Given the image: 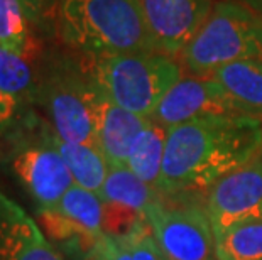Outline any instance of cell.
Instances as JSON below:
<instances>
[{
	"mask_svg": "<svg viewBox=\"0 0 262 260\" xmlns=\"http://www.w3.org/2000/svg\"><path fill=\"white\" fill-rule=\"evenodd\" d=\"M262 152V120L245 115L196 119L171 127L158 191L202 193Z\"/></svg>",
	"mask_w": 262,
	"mask_h": 260,
	"instance_id": "6da1fadb",
	"label": "cell"
},
{
	"mask_svg": "<svg viewBox=\"0 0 262 260\" xmlns=\"http://www.w3.org/2000/svg\"><path fill=\"white\" fill-rule=\"evenodd\" d=\"M56 31L90 56L158 53L139 0H61Z\"/></svg>",
	"mask_w": 262,
	"mask_h": 260,
	"instance_id": "7a4b0ae2",
	"label": "cell"
},
{
	"mask_svg": "<svg viewBox=\"0 0 262 260\" xmlns=\"http://www.w3.org/2000/svg\"><path fill=\"white\" fill-rule=\"evenodd\" d=\"M85 68L97 88L119 107L150 119L181 78V64L163 53L86 54Z\"/></svg>",
	"mask_w": 262,
	"mask_h": 260,
	"instance_id": "3957f363",
	"label": "cell"
},
{
	"mask_svg": "<svg viewBox=\"0 0 262 260\" xmlns=\"http://www.w3.org/2000/svg\"><path fill=\"white\" fill-rule=\"evenodd\" d=\"M193 76H211L235 61H262V17L233 0H222L181 51Z\"/></svg>",
	"mask_w": 262,
	"mask_h": 260,
	"instance_id": "277c9868",
	"label": "cell"
},
{
	"mask_svg": "<svg viewBox=\"0 0 262 260\" xmlns=\"http://www.w3.org/2000/svg\"><path fill=\"white\" fill-rule=\"evenodd\" d=\"M98 88L85 64L58 59L37 78L36 98L61 140L97 146Z\"/></svg>",
	"mask_w": 262,
	"mask_h": 260,
	"instance_id": "5b68a950",
	"label": "cell"
},
{
	"mask_svg": "<svg viewBox=\"0 0 262 260\" xmlns=\"http://www.w3.org/2000/svg\"><path fill=\"white\" fill-rule=\"evenodd\" d=\"M142 217L168 260H216L213 228L200 193L158 191Z\"/></svg>",
	"mask_w": 262,
	"mask_h": 260,
	"instance_id": "8992f818",
	"label": "cell"
},
{
	"mask_svg": "<svg viewBox=\"0 0 262 260\" xmlns=\"http://www.w3.org/2000/svg\"><path fill=\"white\" fill-rule=\"evenodd\" d=\"M9 166L20 184L44 209H56L75 184L64 159L54 146L53 130L41 139L20 140L10 152Z\"/></svg>",
	"mask_w": 262,
	"mask_h": 260,
	"instance_id": "52a82bcc",
	"label": "cell"
},
{
	"mask_svg": "<svg viewBox=\"0 0 262 260\" xmlns=\"http://www.w3.org/2000/svg\"><path fill=\"white\" fill-rule=\"evenodd\" d=\"M205 204L215 237L262 220V152L210 186L205 191Z\"/></svg>",
	"mask_w": 262,
	"mask_h": 260,
	"instance_id": "ba28073f",
	"label": "cell"
},
{
	"mask_svg": "<svg viewBox=\"0 0 262 260\" xmlns=\"http://www.w3.org/2000/svg\"><path fill=\"white\" fill-rule=\"evenodd\" d=\"M241 115L219 83L211 76H191L180 78L150 115V120L164 125L166 129L186 124V122Z\"/></svg>",
	"mask_w": 262,
	"mask_h": 260,
	"instance_id": "9c48e42d",
	"label": "cell"
},
{
	"mask_svg": "<svg viewBox=\"0 0 262 260\" xmlns=\"http://www.w3.org/2000/svg\"><path fill=\"white\" fill-rule=\"evenodd\" d=\"M222 0H139L158 53L181 54Z\"/></svg>",
	"mask_w": 262,
	"mask_h": 260,
	"instance_id": "30bf717a",
	"label": "cell"
},
{
	"mask_svg": "<svg viewBox=\"0 0 262 260\" xmlns=\"http://www.w3.org/2000/svg\"><path fill=\"white\" fill-rule=\"evenodd\" d=\"M0 260H63L37 223L0 191Z\"/></svg>",
	"mask_w": 262,
	"mask_h": 260,
	"instance_id": "8fae6325",
	"label": "cell"
},
{
	"mask_svg": "<svg viewBox=\"0 0 262 260\" xmlns=\"http://www.w3.org/2000/svg\"><path fill=\"white\" fill-rule=\"evenodd\" d=\"M147 122V117L119 107L98 90L97 144L107 159L108 168H127L132 144Z\"/></svg>",
	"mask_w": 262,
	"mask_h": 260,
	"instance_id": "7c38bea8",
	"label": "cell"
},
{
	"mask_svg": "<svg viewBox=\"0 0 262 260\" xmlns=\"http://www.w3.org/2000/svg\"><path fill=\"white\" fill-rule=\"evenodd\" d=\"M245 117L262 120V61H235L211 75Z\"/></svg>",
	"mask_w": 262,
	"mask_h": 260,
	"instance_id": "4fadbf2b",
	"label": "cell"
},
{
	"mask_svg": "<svg viewBox=\"0 0 262 260\" xmlns=\"http://www.w3.org/2000/svg\"><path fill=\"white\" fill-rule=\"evenodd\" d=\"M168 130L169 129H166L164 125L149 119L147 125L134 140L129 159H127V168L139 179L152 187H158L161 171H163Z\"/></svg>",
	"mask_w": 262,
	"mask_h": 260,
	"instance_id": "5bb4252c",
	"label": "cell"
},
{
	"mask_svg": "<svg viewBox=\"0 0 262 260\" xmlns=\"http://www.w3.org/2000/svg\"><path fill=\"white\" fill-rule=\"evenodd\" d=\"M54 146L68 166L76 186L97 193L100 196L103 182L108 174V162L97 146L88 144H71L61 140L53 132Z\"/></svg>",
	"mask_w": 262,
	"mask_h": 260,
	"instance_id": "9a60e30c",
	"label": "cell"
},
{
	"mask_svg": "<svg viewBox=\"0 0 262 260\" xmlns=\"http://www.w3.org/2000/svg\"><path fill=\"white\" fill-rule=\"evenodd\" d=\"M156 195L158 190L139 179L129 168H108L100 198L103 203L120 204L142 213Z\"/></svg>",
	"mask_w": 262,
	"mask_h": 260,
	"instance_id": "2e32d148",
	"label": "cell"
},
{
	"mask_svg": "<svg viewBox=\"0 0 262 260\" xmlns=\"http://www.w3.org/2000/svg\"><path fill=\"white\" fill-rule=\"evenodd\" d=\"M56 209L92 237L103 235V201L97 193L73 184L61 198Z\"/></svg>",
	"mask_w": 262,
	"mask_h": 260,
	"instance_id": "e0dca14e",
	"label": "cell"
},
{
	"mask_svg": "<svg viewBox=\"0 0 262 260\" xmlns=\"http://www.w3.org/2000/svg\"><path fill=\"white\" fill-rule=\"evenodd\" d=\"M216 260H262V220L249 221L215 237Z\"/></svg>",
	"mask_w": 262,
	"mask_h": 260,
	"instance_id": "ac0fdd59",
	"label": "cell"
},
{
	"mask_svg": "<svg viewBox=\"0 0 262 260\" xmlns=\"http://www.w3.org/2000/svg\"><path fill=\"white\" fill-rule=\"evenodd\" d=\"M0 88L20 102L34 100L37 78L31 56L0 46Z\"/></svg>",
	"mask_w": 262,
	"mask_h": 260,
	"instance_id": "d6986e66",
	"label": "cell"
},
{
	"mask_svg": "<svg viewBox=\"0 0 262 260\" xmlns=\"http://www.w3.org/2000/svg\"><path fill=\"white\" fill-rule=\"evenodd\" d=\"M31 20L22 0H0V46L31 56Z\"/></svg>",
	"mask_w": 262,
	"mask_h": 260,
	"instance_id": "ffe728a7",
	"label": "cell"
},
{
	"mask_svg": "<svg viewBox=\"0 0 262 260\" xmlns=\"http://www.w3.org/2000/svg\"><path fill=\"white\" fill-rule=\"evenodd\" d=\"M124 239L129 245L132 260H168L156 242L152 230L144 217L137 221V225Z\"/></svg>",
	"mask_w": 262,
	"mask_h": 260,
	"instance_id": "44dd1931",
	"label": "cell"
},
{
	"mask_svg": "<svg viewBox=\"0 0 262 260\" xmlns=\"http://www.w3.org/2000/svg\"><path fill=\"white\" fill-rule=\"evenodd\" d=\"M142 213L114 203H103V233L124 239L132 231Z\"/></svg>",
	"mask_w": 262,
	"mask_h": 260,
	"instance_id": "7402d4cb",
	"label": "cell"
},
{
	"mask_svg": "<svg viewBox=\"0 0 262 260\" xmlns=\"http://www.w3.org/2000/svg\"><path fill=\"white\" fill-rule=\"evenodd\" d=\"M86 260H132L125 239L103 233L95 243Z\"/></svg>",
	"mask_w": 262,
	"mask_h": 260,
	"instance_id": "603a6c76",
	"label": "cell"
},
{
	"mask_svg": "<svg viewBox=\"0 0 262 260\" xmlns=\"http://www.w3.org/2000/svg\"><path fill=\"white\" fill-rule=\"evenodd\" d=\"M22 2H24L31 26L32 24L37 27H46L51 24L56 26L61 0H22Z\"/></svg>",
	"mask_w": 262,
	"mask_h": 260,
	"instance_id": "cb8c5ba5",
	"label": "cell"
},
{
	"mask_svg": "<svg viewBox=\"0 0 262 260\" xmlns=\"http://www.w3.org/2000/svg\"><path fill=\"white\" fill-rule=\"evenodd\" d=\"M20 103L22 102L19 98H15L14 95H10V93L4 91L0 88V134L15 120Z\"/></svg>",
	"mask_w": 262,
	"mask_h": 260,
	"instance_id": "d4e9b609",
	"label": "cell"
},
{
	"mask_svg": "<svg viewBox=\"0 0 262 260\" xmlns=\"http://www.w3.org/2000/svg\"><path fill=\"white\" fill-rule=\"evenodd\" d=\"M233 2L242 4L244 7L250 9L252 12L257 14L259 17H262V0H233Z\"/></svg>",
	"mask_w": 262,
	"mask_h": 260,
	"instance_id": "484cf974",
	"label": "cell"
}]
</instances>
